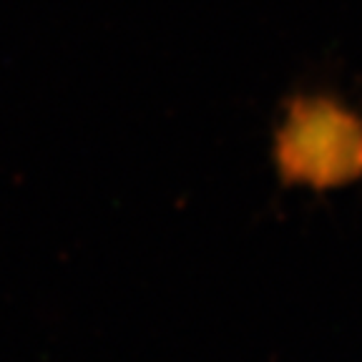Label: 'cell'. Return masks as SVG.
Wrapping results in <instances>:
<instances>
[{
	"label": "cell",
	"instance_id": "cell-1",
	"mask_svg": "<svg viewBox=\"0 0 362 362\" xmlns=\"http://www.w3.org/2000/svg\"><path fill=\"white\" fill-rule=\"evenodd\" d=\"M277 161L300 184H339L362 171V119L337 98L300 96L277 131Z\"/></svg>",
	"mask_w": 362,
	"mask_h": 362
}]
</instances>
